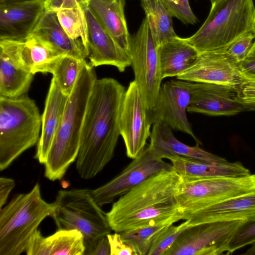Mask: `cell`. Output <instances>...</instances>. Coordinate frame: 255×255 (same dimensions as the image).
<instances>
[{
    "label": "cell",
    "mask_w": 255,
    "mask_h": 255,
    "mask_svg": "<svg viewBox=\"0 0 255 255\" xmlns=\"http://www.w3.org/2000/svg\"><path fill=\"white\" fill-rule=\"evenodd\" d=\"M125 87L112 78L97 79L91 91L81 130L76 169L84 179L100 173L113 158L120 134Z\"/></svg>",
    "instance_id": "6da1fadb"
},
{
    "label": "cell",
    "mask_w": 255,
    "mask_h": 255,
    "mask_svg": "<svg viewBox=\"0 0 255 255\" xmlns=\"http://www.w3.org/2000/svg\"><path fill=\"white\" fill-rule=\"evenodd\" d=\"M181 183L173 167L149 176L113 202L105 213L111 229L121 233L182 220L177 199Z\"/></svg>",
    "instance_id": "7a4b0ae2"
},
{
    "label": "cell",
    "mask_w": 255,
    "mask_h": 255,
    "mask_svg": "<svg viewBox=\"0 0 255 255\" xmlns=\"http://www.w3.org/2000/svg\"><path fill=\"white\" fill-rule=\"evenodd\" d=\"M97 79L94 67L85 62L68 96L61 121L44 164V176L49 180L61 179L70 164L77 159L87 105Z\"/></svg>",
    "instance_id": "3957f363"
},
{
    "label": "cell",
    "mask_w": 255,
    "mask_h": 255,
    "mask_svg": "<svg viewBox=\"0 0 255 255\" xmlns=\"http://www.w3.org/2000/svg\"><path fill=\"white\" fill-rule=\"evenodd\" d=\"M250 31L255 33L253 0H215L202 25L184 38L201 53L225 48Z\"/></svg>",
    "instance_id": "277c9868"
},
{
    "label": "cell",
    "mask_w": 255,
    "mask_h": 255,
    "mask_svg": "<svg viewBox=\"0 0 255 255\" xmlns=\"http://www.w3.org/2000/svg\"><path fill=\"white\" fill-rule=\"evenodd\" d=\"M42 116L26 95L17 98L0 96V170L38 143Z\"/></svg>",
    "instance_id": "5b68a950"
},
{
    "label": "cell",
    "mask_w": 255,
    "mask_h": 255,
    "mask_svg": "<svg viewBox=\"0 0 255 255\" xmlns=\"http://www.w3.org/2000/svg\"><path fill=\"white\" fill-rule=\"evenodd\" d=\"M54 208L53 203L42 198L38 183L29 192L14 196L0 210V255L25 252L31 237Z\"/></svg>",
    "instance_id": "8992f818"
},
{
    "label": "cell",
    "mask_w": 255,
    "mask_h": 255,
    "mask_svg": "<svg viewBox=\"0 0 255 255\" xmlns=\"http://www.w3.org/2000/svg\"><path fill=\"white\" fill-rule=\"evenodd\" d=\"M51 216L58 230H77L83 236L88 255L95 244L111 233L105 213L88 189L60 190Z\"/></svg>",
    "instance_id": "52a82bcc"
},
{
    "label": "cell",
    "mask_w": 255,
    "mask_h": 255,
    "mask_svg": "<svg viewBox=\"0 0 255 255\" xmlns=\"http://www.w3.org/2000/svg\"><path fill=\"white\" fill-rule=\"evenodd\" d=\"M177 195L182 212L196 210L219 202L255 192V174L236 177L181 176Z\"/></svg>",
    "instance_id": "ba28073f"
},
{
    "label": "cell",
    "mask_w": 255,
    "mask_h": 255,
    "mask_svg": "<svg viewBox=\"0 0 255 255\" xmlns=\"http://www.w3.org/2000/svg\"><path fill=\"white\" fill-rule=\"evenodd\" d=\"M130 58L134 79L148 110L154 108L163 80L157 46L145 17L130 39Z\"/></svg>",
    "instance_id": "9c48e42d"
},
{
    "label": "cell",
    "mask_w": 255,
    "mask_h": 255,
    "mask_svg": "<svg viewBox=\"0 0 255 255\" xmlns=\"http://www.w3.org/2000/svg\"><path fill=\"white\" fill-rule=\"evenodd\" d=\"M246 221H217L190 226L179 235L164 255L228 254L231 239Z\"/></svg>",
    "instance_id": "30bf717a"
},
{
    "label": "cell",
    "mask_w": 255,
    "mask_h": 255,
    "mask_svg": "<svg viewBox=\"0 0 255 255\" xmlns=\"http://www.w3.org/2000/svg\"><path fill=\"white\" fill-rule=\"evenodd\" d=\"M151 125L149 111L133 80L124 95L120 116V134L128 158L133 159L145 148Z\"/></svg>",
    "instance_id": "8fae6325"
},
{
    "label": "cell",
    "mask_w": 255,
    "mask_h": 255,
    "mask_svg": "<svg viewBox=\"0 0 255 255\" xmlns=\"http://www.w3.org/2000/svg\"><path fill=\"white\" fill-rule=\"evenodd\" d=\"M172 168L171 164L156 156L147 146L117 176L92 190V194L96 203L101 207L114 202L116 198L152 175Z\"/></svg>",
    "instance_id": "7c38bea8"
},
{
    "label": "cell",
    "mask_w": 255,
    "mask_h": 255,
    "mask_svg": "<svg viewBox=\"0 0 255 255\" xmlns=\"http://www.w3.org/2000/svg\"><path fill=\"white\" fill-rule=\"evenodd\" d=\"M191 82L181 80H171L162 84L155 106L149 111L150 119L152 125L162 122L175 130L189 134L201 145L186 115L191 100Z\"/></svg>",
    "instance_id": "4fadbf2b"
},
{
    "label": "cell",
    "mask_w": 255,
    "mask_h": 255,
    "mask_svg": "<svg viewBox=\"0 0 255 255\" xmlns=\"http://www.w3.org/2000/svg\"><path fill=\"white\" fill-rule=\"evenodd\" d=\"M176 77L191 82L221 85L237 91L244 79L240 63L225 48L200 53L194 64Z\"/></svg>",
    "instance_id": "5bb4252c"
},
{
    "label": "cell",
    "mask_w": 255,
    "mask_h": 255,
    "mask_svg": "<svg viewBox=\"0 0 255 255\" xmlns=\"http://www.w3.org/2000/svg\"><path fill=\"white\" fill-rule=\"evenodd\" d=\"M237 90L225 86L192 82L191 97L187 112L211 116H233L246 111L236 99Z\"/></svg>",
    "instance_id": "9a60e30c"
},
{
    "label": "cell",
    "mask_w": 255,
    "mask_h": 255,
    "mask_svg": "<svg viewBox=\"0 0 255 255\" xmlns=\"http://www.w3.org/2000/svg\"><path fill=\"white\" fill-rule=\"evenodd\" d=\"M44 11V0L0 3V39L25 40Z\"/></svg>",
    "instance_id": "2e32d148"
},
{
    "label": "cell",
    "mask_w": 255,
    "mask_h": 255,
    "mask_svg": "<svg viewBox=\"0 0 255 255\" xmlns=\"http://www.w3.org/2000/svg\"><path fill=\"white\" fill-rule=\"evenodd\" d=\"M88 25L89 64L92 67L111 65L123 72L131 66L129 57L117 46L88 7L84 8Z\"/></svg>",
    "instance_id": "e0dca14e"
},
{
    "label": "cell",
    "mask_w": 255,
    "mask_h": 255,
    "mask_svg": "<svg viewBox=\"0 0 255 255\" xmlns=\"http://www.w3.org/2000/svg\"><path fill=\"white\" fill-rule=\"evenodd\" d=\"M190 226L217 221H255V192L219 202L184 213L182 220Z\"/></svg>",
    "instance_id": "ac0fdd59"
},
{
    "label": "cell",
    "mask_w": 255,
    "mask_h": 255,
    "mask_svg": "<svg viewBox=\"0 0 255 255\" xmlns=\"http://www.w3.org/2000/svg\"><path fill=\"white\" fill-rule=\"evenodd\" d=\"M10 59L17 66L33 74L51 73L63 55L40 39L30 35L24 41H15L9 52Z\"/></svg>",
    "instance_id": "d6986e66"
},
{
    "label": "cell",
    "mask_w": 255,
    "mask_h": 255,
    "mask_svg": "<svg viewBox=\"0 0 255 255\" xmlns=\"http://www.w3.org/2000/svg\"><path fill=\"white\" fill-rule=\"evenodd\" d=\"M148 146L154 154L162 159L169 156H180L208 163L228 161L203 150L199 144L191 146L180 141L174 135L172 128L162 122L153 125Z\"/></svg>",
    "instance_id": "ffe728a7"
},
{
    "label": "cell",
    "mask_w": 255,
    "mask_h": 255,
    "mask_svg": "<svg viewBox=\"0 0 255 255\" xmlns=\"http://www.w3.org/2000/svg\"><path fill=\"white\" fill-rule=\"evenodd\" d=\"M68 96L65 95L52 77L42 115L41 133L34 158L45 164L51 144L59 127Z\"/></svg>",
    "instance_id": "44dd1931"
},
{
    "label": "cell",
    "mask_w": 255,
    "mask_h": 255,
    "mask_svg": "<svg viewBox=\"0 0 255 255\" xmlns=\"http://www.w3.org/2000/svg\"><path fill=\"white\" fill-rule=\"evenodd\" d=\"M125 6V0H90L88 4L119 48L130 57L131 36L128 29Z\"/></svg>",
    "instance_id": "7402d4cb"
},
{
    "label": "cell",
    "mask_w": 255,
    "mask_h": 255,
    "mask_svg": "<svg viewBox=\"0 0 255 255\" xmlns=\"http://www.w3.org/2000/svg\"><path fill=\"white\" fill-rule=\"evenodd\" d=\"M30 35L45 42L60 53L86 61L89 52L81 41L71 38L59 23L56 12L45 10Z\"/></svg>",
    "instance_id": "603a6c76"
},
{
    "label": "cell",
    "mask_w": 255,
    "mask_h": 255,
    "mask_svg": "<svg viewBox=\"0 0 255 255\" xmlns=\"http://www.w3.org/2000/svg\"><path fill=\"white\" fill-rule=\"evenodd\" d=\"M173 169L181 176L236 177L248 175L249 169L239 162L208 163L180 156H169Z\"/></svg>",
    "instance_id": "cb8c5ba5"
},
{
    "label": "cell",
    "mask_w": 255,
    "mask_h": 255,
    "mask_svg": "<svg viewBox=\"0 0 255 255\" xmlns=\"http://www.w3.org/2000/svg\"><path fill=\"white\" fill-rule=\"evenodd\" d=\"M158 53L162 79L177 77L190 69L200 54L179 36L159 46Z\"/></svg>",
    "instance_id": "d4e9b609"
},
{
    "label": "cell",
    "mask_w": 255,
    "mask_h": 255,
    "mask_svg": "<svg viewBox=\"0 0 255 255\" xmlns=\"http://www.w3.org/2000/svg\"><path fill=\"white\" fill-rule=\"evenodd\" d=\"M34 75L15 65L5 54L0 51V96L14 99L25 95Z\"/></svg>",
    "instance_id": "484cf974"
},
{
    "label": "cell",
    "mask_w": 255,
    "mask_h": 255,
    "mask_svg": "<svg viewBox=\"0 0 255 255\" xmlns=\"http://www.w3.org/2000/svg\"><path fill=\"white\" fill-rule=\"evenodd\" d=\"M151 33L158 48L177 37L172 15L161 0H140Z\"/></svg>",
    "instance_id": "4316f807"
},
{
    "label": "cell",
    "mask_w": 255,
    "mask_h": 255,
    "mask_svg": "<svg viewBox=\"0 0 255 255\" xmlns=\"http://www.w3.org/2000/svg\"><path fill=\"white\" fill-rule=\"evenodd\" d=\"M46 255H83L84 237L77 230H58L44 238Z\"/></svg>",
    "instance_id": "83f0119b"
},
{
    "label": "cell",
    "mask_w": 255,
    "mask_h": 255,
    "mask_svg": "<svg viewBox=\"0 0 255 255\" xmlns=\"http://www.w3.org/2000/svg\"><path fill=\"white\" fill-rule=\"evenodd\" d=\"M56 13L59 23L68 36L81 41L89 52L88 25L84 8L81 6L62 8Z\"/></svg>",
    "instance_id": "f1b7e54d"
},
{
    "label": "cell",
    "mask_w": 255,
    "mask_h": 255,
    "mask_svg": "<svg viewBox=\"0 0 255 255\" xmlns=\"http://www.w3.org/2000/svg\"><path fill=\"white\" fill-rule=\"evenodd\" d=\"M86 62L64 55L55 65L51 74L65 95L69 96L71 94L78 74Z\"/></svg>",
    "instance_id": "f546056e"
},
{
    "label": "cell",
    "mask_w": 255,
    "mask_h": 255,
    "mask_svg": "<svg viewBox=\"0 0 255 255\" xmlns=\"http://www.w3.org/2000/svg\"><path fill=\"white\" fill-rule=\"evenodd\" d=\"M170 225L160 224L120 233L122 239L133 250L134 255H148L155 235Z\"/></svg>",
    "instance_id": "4dcf8cb0"
},
{
    "label": "cell",
    "mask_w": 255,
    "mask_h": 255,
    "mask_svg": "<svg viewBox=\"0 0 255 255\" xmlns=\"http://www.w3.org/2000/svg\"><path fill=\"white\" fill-rule=\"evenodd\" d=\"M189 226V221L186 220L179 225L165 227L155 235L148 255H164L179 235Z\"/></svg>",
    "instance_id": "1f68e13d"
},
{
    "label": "cell",
    "mask_w": 255,
    "mask_h": 255,
    "mask_svg": "<svg viewBox=\"0 0 255 255\" xmlns=\"http://www.w3.org/2000/svg\"><path fill=\"white\" fill-rule=\"evenodd\" d=\"M255 242V221H246L237 230L228 245L227 255Z\"/></svg>",
    "instance_id": "d6a6232c"
},
{
    "label": "cell",
    "mask_w": 255,
    "mask_h": 255,
    "mask_svg": "<svg viewBox=\"0 0 255 255\" xmlns=\"http://www.w3.org/2000/svg\"><path fill=\"white\" fill-rule=\"evenodd\" d=\"M174 17L184 24H194L198 19L190 5L189 0H161Z\"/></svg>",
    "instance_id": "836d02e7"
},
{
    "label": "cell",
    "mask_w": 255,
    "mask_h": 255,
    "mask_svg": "<svg viewBox=\"0 0 255 255\" xmlns=\"http://www.w3.org/2000/svg\"><path fill=\"white\" fill-rule=\"evenodd\" d=\"M255 40V33L248 32L235 40L225 48L226 52L236 61L241 63L244 61Z\"/></svg>",
    "instance_id": "e575fe53"
},
{
    "label": "cell",
    "mask_w": 255,
    "mask_h": 255,
    "mask_svg": "<svg viewBox=\"0 0 255 255\" xmlns=\"http://www.w3.org/2000/svg\"><path fill=\"white\" fill-rule=\"evenodd\" d=\"M244 76L236 92V99L241 103L255 102V76Z\"/></svg>",
    "instance_id": "d590c367"
},
{
    "label": "cell",
    "mask_w": 255,
    "mask_h": 255,
    "mask_svg": "<svg viewBox=\"0 0 255 255\" xmlns=\"http://www.w3.org/2000/svg\"><path fill=\"white\" fill-rule=\"evenodd\" d=\"M110 247V255H134L132 249L122 239L120 233L115 232L107 236Z\"/></svg>",
    "instance_id": "8d00e7d4"
},
{
    "label": "cell",
    "mask_w": 255,
    "mask_h": 255,
    "mask_svg": "<svg viewBox=\"0 0 255 255\" xmlns=\"http://www.w3.org/2000/svg\"><path fill=\"white\" fill-rule=\"evenodd\" d=\"M90 0H44L45 10L56 12L62 8L81 6L84 8Z\"/></svg>",
    "instance_id": "74e56055"
},
{
    "label": "cell",
    "mask_w": 255,
    "mask_h": 255,
    "mask_svg": "<svg viewBox=\"0 0 255 255\" xmlns=\"http://www.w3.org/2000/svg\"><path fill=\"white\" fill-rule=\"evenodd\" d=\"M14 181L11 178L1 177L0 178V208L7 202L8 196L15 186Z\"/></svg>",
    "instance_id": "f35d334b"
},
{
    "label": "cell",
    "mask_w": 255,
    "mask_h": 255,
    "mask_svg": "<svg viewBox=\"0 0 255 255\" xmlns=\"http://www.w3.org/2000/svg\"><path fill=\"white\" fill-rule=\"evenodd\" d=\"M110 247L107 236L100 239L88 255H110Z\"/></svg>",
    "instance_id": "ab89813d"
},
{
    "label": "cell",
    "mask_w": 255,
    "mask_h": 255,
    "mask_svg": "<svg viewBox=\"0 0 255 255\" xmlns=\"http://www.w3.org/2000/svg\"><path fill=\"white\" fill-rule=\"evenodd\" d=\"M241 70L245 76H255V59L246 58L240 63Z\"/></svg>",
    "instance_id": "60d3db41"
},
{
    "label": "cell",
    "mask_w": 255,
    "mask_h": 255,
    "mask_svg": "<svg viewBox=\"0 0 255 255\" xmlns=\"http://www.w3.org/2000/svg\"><path fill=\"white\" fill-rule=\"evenodd\" d=\"M244 107L245 108L246 111H255V102L241 103Z\"/></svg>",
    "instance_id": "b9f144b4"
},
{
    "label": "cell",
    "mask_w": 255,
    "mask_h": 255,
    "mask_svg": "<svg viewBox=\"0 0 255 255\" xmlns=\"http://www.w3.org/2000/svg\"><path fill=\"white\" fill-rule=\"evenodd\" d=\"M251 245V247L249 248L245 253H243V255H255V242Z\"/></svg>",
    "instance_id": "7bdbcfd3"
},
{
    "label": "cell",
    "mask_w": 255,
    "mask_h": 255,
    "mask_svg": "<svg viewBox=\"0 0 255 255\" xmlns=\"http://www.w3.org/2000/svg\"><path fill=\"white\" fill-rule=\"evenodd\" d=\"M246 58L255 59V40Z\"/></svg>",
    "instance_id": "ee69618b"
},
{
    "label": "cell",
    "mask_w": 255,
    "mask_h": 255,
    "mask_svg": "<svg viewBox=\"0 0 255 255\" xmlns=\"http://www.w3.org/2000/svg\"><path fill=\"white\" fill-rule=\"evenodd\" d=\"M22 0H0V3L20 1Z\"/></svg>",
    "instance_id": "f6af8a7d"
},
{
    "label": "cell",
    "mask_w": 255,
    "mask_h": 255,
    "mask_svg": "<svg viewBox=\"0 0 255 255\" xmlns=\"http://www.w3.org/2000/svg\"><path fill=\"white\" fill-rule=\"evenodd\" d=\"M210 1L211 3L213 2L215 0H209Z\"/></svg>",
    "instance_id": "bcb514c9"
}]
</instances>
